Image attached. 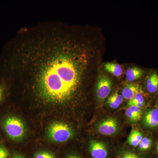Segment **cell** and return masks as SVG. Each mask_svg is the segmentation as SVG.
<instances>
[{"mask_svg":"<svg viewBox=\"0 0 158 158\" xmlns=\"http://www.w3.org/2000/svg\"><path fill=\"white\" fill-rule=\"evenodd\" d=\"M156 106L158 108V97L156 99Z\"/></svg>","mask_w":158,"mask_h":158,"instance_id":"25","label":"cell"},{"mask_svg":"<svg viewBox=\"0 0 158 158\" xmlns=\"http://www.w3.org/2000/svg\"><path fill=\"white\" fill-rule=\"evenodd\" d=\"M145 90L148 94L155 95L158 93V72L152 71L148 75L144 82Z\"/></svg>","mask_w":158,"mask_h":158,"instance_id":"8","label":"cell"},{"mask_svg":"<svg viewBox=\"0 0 158 158\" xmlns=\"http://www.w3.org/2000/svg\"><path fill=\"white\" fill-rule=\"evenodd\" d=\"M144 69L138 67H131L126 71V77L128 81L133 82L142 78L146 74Z\"/></svg>","mask_w":158,"mask_h":158,"instance_id":"11","label":"cell"},{"mask_svg":"<svg viewBox=\"0 0 158 158\" xmlns=\"http://www.w3.org/2000/svg\"><path fill=\"white\" fill-rule=\"evenodd\" d=\"M10 155L8 150L3 146H0V158H9Z\"/></svg>","mask_w":158,"mask_h":158,"instance_id":"20","label":"cell"},{"mask_svg":"<svg viewBox=\"0 0 158 158\" xmlns=\"http://www.w3.org/2000/svg\"><path fill=\"white\" fill-rule=\"evenodd\" d=\"M126 116L130 121L133 122H138L140 121L142 118L139 117L135 113H133L129 108H127L125 111Z\"/></svg>","mask_w":158,"mask_h":158,"instance_id":"17","label":"cell"},{"mask_svg":"<svg viewBox=\"0 0 158 158\" xmlns=\"http://www.w3.org/2000/svg\"><path fill=\"white\" fill-rule=\"evenodd\" d=\"M118 129L117 121L115 118H110L105 119L99 124L98 132L106 136L113 135L116 134Z\"/></svg>","mask_w":158,"mask_h":158,"instance_id":"7","label":"cell"},{"mask_svg":"<svg viewBox=\"0 0 158 158\" xmlns=\"http://www.w3.org/2000/svg\"><path fill=\"white\" fill-rule=\"evenodd\" d=\"M147 94L145 93L141 87L134 98L128 102V105L129 106H135L141 109H144L147 105Z\"/></svg>","mask_w":158,"mask_h":158,"instance_id":"9","label":"cell"},{"mask_svg":"<svg viewBox=\"0 0 158 158\" xmlns=\"http://www.w3.org/2000/svg\"><path fill=\"white\" fill-rule=\"evenodd\" d=\"M32 158H58L56 154L48 150H40L34 153Z\"/></svg>","mask_w":158,"mask_h":158,"instance_id":"16","label":"cell"},{"mask_svg":"<svg viewBox=\"0 0 158 158\" xmlns=\"http://www.w3.org/2000/svg\"><path fill=\"white\" fill-rule=\"evenodd\" d=\"M63 158H84L82 155L77 152H69L65 155Z\"/></svg>","mask_w":158,"mask_h":158,"instance_id":"22","label":"cell"},{"mask_svg":"<svg viewBox=\"0 0 158 158\" xmlns=\"http://www.w3.org/2000/svg\"><path fill=\"white\" fill-rule=\"evenodd\" d=\"M144 136L140 131L133 130L128 138V143L133 147L137 148Z\"/></svg>","mask_w":158,"mask_h":158,"instance_id":"15","label":"cell"},{"mask_svg":"<svg viewBox=\"0 0 158 158\" xmlns=\"http://www.w3.org/2000/svg\"><path fill=\"white\" fill-rule=\"evenodd\" d=\"M103 65L105 70L114 76L118 77L122 75V67L119 64L113 62H106L104 63Z\"/></svg>","mask_w":158,"mask_h":158,"instance_id":"14","label":"cell"},{"mask_svg":"<svg viewBox=\"0 0 158 158\" xmlns=\"http://www.w3.org/2000/svg\"><path fill=\"white\" fill-rule=\"evenodd\" d=\"M110 97L113 100L116 102L117 103L119 106H120L122 104L123 102V97L122 95V94H118L117 91L115 92L112 95H111Z\"/></svg>","mask_w":158,"mask_h":158,"instance_id":"18","label":"cell"},{"mask_svg":"<svg viewBox=\"0 0 158 158\" xmlns=\"http://www.w3.org/2000/svg\"><path fill=\"white\" fill-rule=\"evenodd\" d=\"M90 158H110L111 154L107 146L101 141L92 140L88 147Z\"/></svg>","mask_w":158,"mask_h":158,"instance_id":"6","label":"cell"},{"mask_svg":"<svg viewBox=\"0 0 158 158\" xmlns=\"http://www.w3.org/2000/svg\"><path fill=\"white\" fill-rule=\"evenodd\" d=\"M151 152V154L153 158H158V139L155 142L154 141Z\"/></svg>","mask_w":158,"mask_h":158,"instance_id":"19","label":"cell"},{"mask_svg":"<svg viewBox=\"0 0 158 158\" xmlns=\"http://www.w3.org/2000/svg\"><path fill=\"white\" fill-rule=\"evenodd\" d=\"M143 127L150 131H158V108L155 106L145 110L141 118Z\"/></svg>","mask_w":158,"mask_h":158,"instance_id":"4","label":"cell"},{"mask_svg":"<svg viewBox=\"0 0 158 158\" xmlns=\"http://www.w3.org/2000/svg\"><path fill=\"white\" fill-rule=\"evenodd\" d=\"M107 104L111 109H116L119 107V105L114 101L112 98L109 97L107 100Z\"/></svg>","mask_w":158,"mask_h":158,"instance_id":"21","label":"cell"},{"mask_svg":"<svg viewBox=\"0 0 158 158\" xmlns=\"http://www.w3.org/2000/svg\"><path fill=\"white\" fill-rule=\"evenodd\" d=\"M66 30L54 27L27 31L18 49L16 69L32 79L37 97L52 104H65L78 97L86 76L95 69V47Z\"/></svg>","mask_w":158,"mask_h":158,"instance_id":"1","label":"cell"},{"mask_svg":"<svg viewBox=\"0 0 158 158\" xmlns=\"http://www.w3.org/2000/svg\"><path fill=\"white\" fill-rule=\"evenodd\" d=\"M49 138L56 143H64L73 136V132L68 125L62 122H55L49 126L48 129Z\"/></svg>","mask_w":158,"mask_h":158,"instance_id":"2","label":"cell"},{"mask_svg":"<svg viewBox=\"0 0 158 158\" xmlns=\"http://www.w3.org/2000/svg\"><path fill=\"white\" fill-rule=\"evenodd\" d=\"M5 93V89L2 85H0V102L2 100Z\"/></svg>","mask_w":158,"mask_h":158,"instance_id":"24","label":"cell"},{"mask_svg":"<svg viewBox=\"0 0 158 158\" xmlns=\"http://www.w3.org/2000/svg\"><path fill=\"white\" fill-rule=\"evenodd\" d=\"M4 128L8 136L13 140H20L25 135V126L21 119L15 116L6 118L4 122Z\"/></svg>","mask_w":158,"mask_h":158,"instance_id":"3","label":"cell"},{"mask_svg":"<svg viewBox=\"0 0 158 158\" xmlns=\"http://www.w3.org/2000/svg\"><path fill=\"white\" fill-rule=\"evenodd\" d=\"M112 87V80L107 76L102 74L99 77L96 87L98 99L100 101L104 100L110 94Z\"/></svg>","mask_w":158,"mask_h":158,"instance_id":"5","label":"cell"},{"mask_svg":"<svg viewBox=\"0 0 158 158\" xmlns=\"http://www.w3.org/2000/svg\"><path fill=\"white\" fill-rule=\"evenodd\" d=\"M115 157V158H153L151 154L141 153L129 150L118 152Z\"/></svg>","mask_w":158,"mask_h":158,"instance_id":"13","label":"cell"},{"mask_svg":"<svg viewBox=\"0 0 158 158\" xmlns=\"http://www.w3.org/2000/svg\"><path fill=\"white\" fill-rule=\"evenodd\" d=\"M153 144L154 140L152 135H144L137 147L138 152L141 153H151Z\"/></svg>","mask_w":158,"mask_h":158,"instance_id":"10","label":"cell"},{"mask_svg":"<svg viewBox=\"0 0 158 158\" xmlns=\"http://www.w3.org/2000/svg\"><path fill=\"white\" fill-rule=\"evenodd\" d=\"M141 86L137 84L129 83L126 85L122 90V95L123 98L131 100L134 98Z\"/></svg>","mask_w":158,"mask_h":158,"instance_id":"12","label":"cell"},{"mask_svg":"<svg viewBox=\"0 0 158 158\" xmlns=\"http://www.w3.org/2000/svg\"><path fill=\"white\" fill-rule=\"evenodd\" d=\"M11 158H27L25 156L19 153H15L11 156Z\"/></svg>","mask_w":158,"mask_h":158,"instance_id":"23","label":"cell"}]
</instances>
